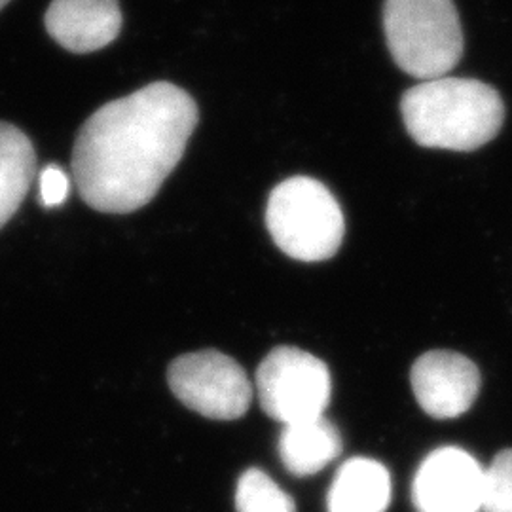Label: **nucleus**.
<instances>
[{"instance_id": "1", "label": "nucleus", "mask_w": 512, "mask_h": 512, "mask_svg": "<svg viewBox=\"0 0 512 512\" xmlns=\"http://www.w3.org/2000/svg\"><path fill=\"white\" fill-rule=\"evenodd\" d=\"M198 107L169 82H154L95 110L73 150V177L95 211L128 215L152 202L179 165Z\"/></svg>"}, {"instance_id": "2", "label": "nucleus", "mask_w": 512, "mask_h": 512, "mask_svg": "<svg viewBox=\"0 0 512 512\" xmlns=\"http://www.w3.org/2000/svg\"><path fill=\"white\" fill-rule=\"evenodd\" d=\"M401 112L418 145L456 152L488 145L505 122L501 95L475 78L425 80L404 93Z\"/></svg>"}, {"instance_id": "3", "label": "nucleus", "mask_w": 512, "mask_h": 512, "mask_svg": "<svg viewBox=\"0 0 512 512\" xmlns=\"http://www.w3.org/2000/svg\"><path fill=\"white\" fill-rule=\"evenodd\" d=\"M384 31L399 69L423 82L446 76L463 55V29L452 0H385Z\"/></svg>"}, {"instance_id": "4", "label": "nucleus", "mask_w": 512, "mask_h": 512, "mask_svg": "<svg viewBox=\"0 0 512 512\" xmlns=\"http://www.w3.org/2000/svg\"><path fill=\"white\" fill-rule=\"evenodd\" d=\"M275 245L294 260L323 262L338 253L346 220L329 188L310 177L277 184L266 207Z\"/></svg>"}, {"instance_id": "5", "label": "nucleus", "mask_w": 512, "mask_h": 512, "mask_svg": "<svg viewBox=\"0 0 512 512\" xmlns=\"http://www.w3.org/2000/svg\"><path fill=\"white\" fill-rule=\"evenodd\" d=\"M262 410L283 425L323 416L332 395L329 366L308 351L281 346L256 370Z\"/></svg>"}, {"instance_id": "6", "label": "nucleus", "mask_w": 512, "mask_h": 512, "mask_svg": "<svg viewBox=\"0 0 512 512\" xmlns=\"http://www.w3.org/2000/svg\"><path fill=\"white\" fill-rule=\"evenodd\" d=\"M167 380L186 408L209 420H238L253 401L245 370L215 349L181 355L169 366Z\"/></svg>"}, {"instance_id": "7", "label": "nucleus", "mask_w": 512, "mask_h": 512, "mask_svg": "<svg viewBox=\"0 0 512 512\" xmlns=\"http://www.w3.org/2000/svg\"><path fill=\"white\" fill-rule=\"evenodd\" d=\"M484 469L469 452L446 446L421 461L412 482L418 512H482Z\"/></svg>"}, {"instance_id": "8", "label": "nucleus", "mask_w": 512, "mask_h": 512, "mask_svg": "<svg viewBox=\"0 0 512 512\" xmlns=\"http://www.w3.org/2000/svg\"><path fill=\"white\" fill-rule=\"evenodd\" d=\"M412 389L421 410L435 420H452L471 410L480 391L478 366L456 351L423 353L412 366Z\"/></svg>"}, {"instance_id": "9", "label": "nucleus", "mask_w": 512, "mask_h": 512, "mask_svg": "<svg viewBox=\"0 0 512 512\" xmlns=\"http://www.w3.org/2000/svg\"><path fill=\"white\" fill-rule=\"evenodd\" d=\"M44 21L59 46L90 54L107 48L120 35L122 12L118 0H52Z\"/></svg>"}, {"instance_id": "10", "label": "nucleus", "mask_w": 512, "mask_h": 512, "mask_svg": "<svg viewBox=\"0 0 512 512\" xmlns=\"http://www.w3.org/2000/svg\"><path fill=\"white\" fill-rule=\"evenodd\" d=\"M393 494L391 475L376 459L346 461L330 484L329 512H385Z\"/></svg>"}, {"instance_id": "11", "label": "nucleus", "mask_w": 512, "mask_h": 512, "mask_svg": "<svg viewBox=\"0 0 512 512\" xmlns=\"http://www.w3.org/2000/svg\"><path fill=\"white\" fill-rule=\"evenodd\" d=\"M344 442L338 429L325 416L296 421L283 427L279 458L294 476H313L342 454Z\"/></svg>"}, {"instance_id": "12", "label": "nucleus", "mask_w": 512, "mask_h": 512, "mask_svg": "<svg viewBox=\"0 0 512 512\" xmlns=\"http://www.w3.org/2000/svg\"><path fill=\"white\" fill-rule=\"evenodd\" d=\"M37 171V154L21 129L0 122V228L16 215Z\"/></svg>"}, {"instance_id": "13", "label": "nucleus", "mask_w": 512, "mask_h": 512, "mask_svg": "<svg viewBox=\"0 0 512 512\" xmlns=\"http://www.w3.org/2000/svg\"><path fill=\"white\" fill-rule=\"evenodd\" d=\"M236 512H296L293 497L260 469L239 476Z\"/></svg>"}, {"instance_id": "14", "label": "nucleus", "mask_w": 512, "mask_h": 512, "mask_svg": "<svg viewBox=\"0 0 512 512\" xmlns=\"http://www.w3.org/2000/svg\"><path fill=\"white\" fill-rule=\"evenodd\" d=\"M482 512H512V448L499 452L484 469Z\"/></svg>"}, {"instance_id": "15", "label": "nucleus", "mask_w": 512, "mask_h": 512, "mask_svg": "<svg viewBox=\"0 0 512 512\" xmlns=\"http://www.w3.org/2000/svg\"><path fill=\"white\" fill-rule=\"evenodd\" d=\"M69 177L57 165H48L40 173V202L44 207H55L69 196Z\"/></svg>"}, {"instance_id": "16", "label": "nucleus", "mask_w": 512, "mask_h": 512, "mask_svg": "<svg viewBox=\"0 0 512 512\" xmlns=\"http://www.w3.org/2000/svg\"><path fill=\"white\" fill-rule=\"evenodd\" d=\"M8 2H10V0H0V10H2V8H4Z\"/></svg>"}]
</instances>
